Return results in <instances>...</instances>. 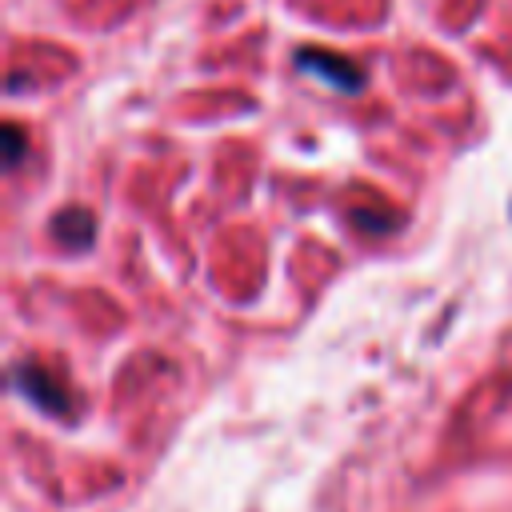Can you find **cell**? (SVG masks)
<instances>
[{"label": "cell", "instance_id": "cell-2", "mask_svg": "<svg viewBox=\"0 0 512 512\" xmlns=\"http://www.w3.org/2000/svg\"><path fill=\"white\" fill-rule=\"evenodd\" d=\"M12 380H16V388H20L36 408H44V412H52V416H64V412H68V392H64V384H56L44 368L20 364Z\"/></svg>", "mask_w": 512, "mask_h": 512}, {"label": "cell", "instance_id": "cell-3", "mask_svg": "<svg viewBox=\"0 0 512 512\" xmlns=\"http://www.w3.org/2000/svg\"><path fill=\"white\" fill-rule=\"evenodd\" d=\"M52 232H56L60 244H68V248H84V244L92 240V232H96V220H92L84 208H68L64 216L52 220Z\"/></svg>", "mask_w": 512, "mask_h": 512}, {"label": "cell", "instance_id": "cell-4", "mask_svg": "<svg viewBox=\"0 0 512 512\" xmlns=\"http://www.w3.org/2000/svg\"><path fill=\"white\" fill-rule=\"evenodd\" d=\"M4 140H8V168H16L20 156H24V136H20V128H4Z\"/></svg>", "mask_w": 512, "mask_h": 512}, {"label": "cell", "instance_id": "cell-1", "mask_svg": "<svg viewBox=\"0 0 512 512\" xmlns=\"http://www.w3.org/2000/svg\"><path fill=\"white\" fill-rule=\"evenodd\" d=\"M296 68L312 72L316 80H324V84L336 88V92H360V88H364L360 64H352V60H344V56H336V52H324V48H300V52H296Z\"/></svg>", "mask_w": 512, "mask_h": 512}]
</instances>
